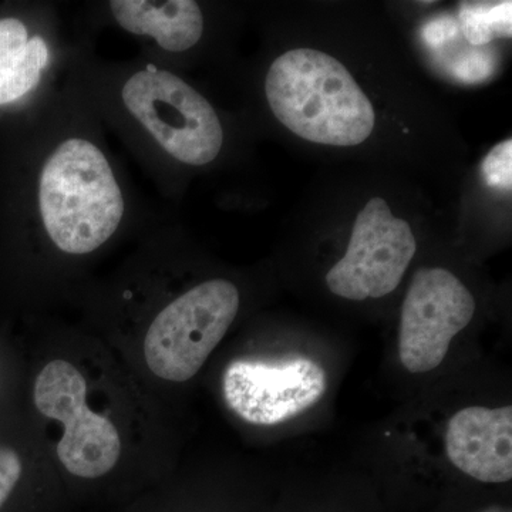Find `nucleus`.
Returning <instances> with one entry per match:
<instances>
[{
	"label": "nucleus",
	"instance_id": "obj_14",
	"mask_svg": "<svg viewBox=\"0 0 512 512\" xmlns=\"http://www.w3.org/2000/svg\"><path fill=\"white\" fill-rule=\"evenodd\" d=\"M22 470V461L16 451L0 446V510L19 483Z\"/></svg>",
	"mask_w": 512,
	"mask_h": 512
},
{
	"label": "nucleus",
	"instance_id": "obj_6",
	"mask_svg": "<svg viewBox=\"0 0 512 512\" xmlns=\"http://www.w3.org/2000/svg\"><path fill=\"white\" fill-rule=\"evenodd\" d=\"M410 225L372 198L357 215L345 256L326 275L330 292L349 301L379 299L396 291L416 255Z\"/></svg>",
	"mask_w": 512,
	"mask_h": 512
},
{
	"label": "nucleus",
	"instance_id": "obj_15",
	"mask_svg": "<svg viewBox=\"0 0 512 512\" xmlns=\"http://www.w3.org/2000/svg\"><path fill=\"white\" fill-rule=\"evenodd\" d=\"M480 512H511V510H508V508H504V507H490V508H485V510L480 511Z\"/></svg>",
	"mask_w": 512,
	"mask_h": 512
},
{
	"label": "nucleus",
	"instance_id": "obj_9",
	"mask_svg": "<svg viewBox=\"0 0 512 512\" xmlns=\"http://www.w3.org/2000/svg\"><path fill=\"white\" fill-rule=\"evenodd\" d=\"M448 460L461 473L487 484L512 478V407L471 406L447 424Z\"/></svg>",
	"mask_w": 512,
	"mask_h": 512
},
{
	"label": "nucleus",
	"instance_id": "obj_1",
	"mask_svg": "<svg viewBox=\"0 0 512 512\" xmlns=\"http://www.w3.org/2000/svg\"><path fill=\"white\" fill-rule=\"evenodd\" d=\"M265 93L279 123L325 146H359L375 128V109L349 70L328 53L293 49L269 67Z\"/></svg>",
	"mask_w": 512,
	"mask_h": 512
},
{
	"label": "nucleus",
	"instance_id": "obj_7",
	"mask_svg": "<svg viewBox=\"0 0 512 512\" xmlns=\"http://www.w3.org/2000/svg\"><path fill=\"white\" fill-rule=\"evenodd\" d=\"M328 377L311 357L234 360L222 377L229 409L256 426H275L305 413L325 396Z\"/></svg>",
	"mask_w": 512,
	"mask_h": 512
},
{
	"label": "nucleus",
	"instance_id": "obj_12",
	"mask_svg": "<svg viewBox=\"0 0 512 512\" xmlns=\"http://www.w3.org/2000/svg\"><path fill=\"white\" fill-rule=\"evenodd\" d=\"M460 22L464 36L473 46H484L512 35V3L461 2Z\"/></svg>",
	"mask_w": 512,
	"mask_h": 512
},
{
	"label": "nucleus",
	"instance_id": "obj_13",
	"mask_svg": "<svg viewBox=\"0 0 512 512\" xmlns=\"http://www.w3.org/2000/svg\"><path fill=\"white\" fill-rule=\"evenodd\" d=\"M487 183L491 187L511 188V141H504L503 144L493 148L488 157L485 158L483 167Z\"/></svg>",
	"mask_w": 512,
	"mask_h": 512
},
{
	"label": "nucleus",
	"instance_id": "obj_2",
	"mask_svg": "<svg viewBox=\"0 0 512 512\" xmlns=\"http://www.w3.org/2000/svg\"><path fill=\"white\" fill-rule=\"evenodd\" d=\"M39 205L47 235L70 255L92 254L106 244L126 210L109 161L84 138H69L47 158Z\"/></svg>",
	"mask_w": 512,
	"mask_h": 512
},
{
	"label": "nucleus",
	"instance_id": "obj_5",
	"mask_svg": "<svg viewBox=\"0 0 512 512\" xmlns=\"http://www.w3.org/2000/svg\"><path fill=\"white\" fill-rule=\"evenodd\" d=\"M86 396V380L66 360L47 363L37 376V410L64 427L57 444L60 463L73 476L99 478L119 463L121 440L116 426L87 406Z\"/></svg>",
	"mask_w": 512,
	"mask_h": 512
},
{
	"label": "nucleus",
	"instance_id": "obj_4",
	"mask_svg": "<svg viewBox=\"0 0 512 512\" xmlns=\"http://www.w3.org/2000/svg\"><path fill=\"white\" fill-rule=\"evenodd\" d=\"M124 106L180 163L210 164L224 143L220 117L183 79L148 66L124 84Z\"/></svg>",
	"mask_w": 512,
	"mask_h": 512
},
{
	"label": "nucleus",
	"instance_id": "obj_8",
	"mask_svg": "<svg viewBox=\"0 0 512 512\" xmlns=\"http://www.w3.org/2000/svg\"><path fill=\"white\" fill-rule=\"evenodd\" d=\"M476 301L466 285L443 268H421L402 308L400 362L410 373H427L446 359L451 342L467 328Z\"/></svg>",
	"mask_w": 512,
	"mask_h": 512
},
{
	"label": "nucleus",
	"instance_id": "obj_11",
	"mask_svg": "<svg viewBox=\"0 0 512 512\" xmlns=\"http://www.w3.org/2000/svg\"><path fill=\"white\" fill-rule=\"evenodd\" d=\"M47 63L49 47L42 37H29L19 19L0 20V106L22 99L36 87Z\"/></svg>",
	"mask_w": 512,
	"mask_h": 512
},
{
	"label": "nucleus",
	"instance_id": "obj_10",
	"mask_svg": "<svg viewBox=\"0 0 512 512\" xmlns=\"http://www.w3.org/2000/svg\"><path fill=\"white\" fill-rule=\"evenodd\" d=\"M117 23L138 36H151L167 52H185L200 42L204 16L192 0H114L110 2Z\"/></svg>",
	"mask_w": 512,
	"mask_h": 512
},
{
	"label": "nucleus",
	"instance_id": "obj_3",
	"mask_svg": "<svg viewBox=\"0 0 512 512\" xmlns=\"http://www.w3.org/2000/svg\"><path fill=\"white\" fill-rule=\"evenodd\" d=\"M238 311L237 286L225 279L202 282L175 299L148 328L144 356L151 372L168 382L192 379L227 335Z\"/></svg>",
	"mask_w": 512,
	"mask_h": 512
}]
</instances>
